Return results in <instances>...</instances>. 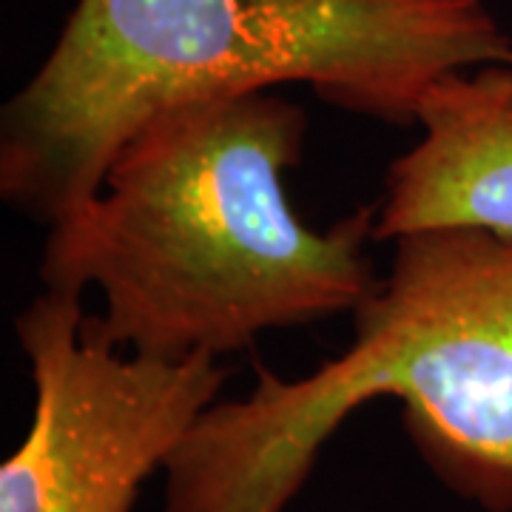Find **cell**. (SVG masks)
<instances>
[{"label": "cell", "instance_id": "3957f363", "mask_svg": "<svg viewBox=\"0 0 512 512\" xmlns=\"http://www.w3.org/2000/svg\"><path fill=\"white\" fill-rule=\"evenodd\" d=\"M390 274L353 311V342L302 379L256 365L254 390L214 402L165 461L163 512H288L345 421L399 399L441 484L512 512V237L402 234Z\"/></svg>", "mask_w": 512, "mask_h": 512}, {"label": "cell", "instance_id": "277c9868", "mask_svg": "<svg viewBox=\"0 0 512 512\" xmlns=\"http://www.w3.org/2000/svg\"><path fill=\"white\" fill-rule=\"evenodd\" d=\"M15 330L35 413L0 467V512H131L228 376L217 356L163 362L109 348L77 293L46 288Z\"/></svg>", "mask_w": 512, "mask_h": 512}, {"label": "cell", "instance_id": "7a4b0ae2", "mask_svg": "<svg viewBox=\"0 0 512 512\" xmlns=\"http://www.w3.org/2000/svg\"><path fill=\"white\" fill-rule=\"evenodd\" d=\"M512 66L487 0H77L0 117V194L57 225L100 194L151 117L308 83L342 109L416 123L433 80Z\"/></svg>", "mask_w": 512, "mask_h": 512}, {"label": "cell", "instance_id": "5b68a950", "mask_svg": "<svg viewBox=\"0 0 512 512\" xmlns=\"http://www.w3.org/2000/svg\"><path fill=\"white\" fill-rule=\"evenodd\" d=\"M421 140L387 171L373 239L424 228L512 237V66L441 74L419 100Z\"/></svg>", "mask_w": 512, "mask_h": 512}, {"label": "cell", "instance_id": "6da1fadb", "mask_svg": "<svg viewBox=\"0 0 512 512\" xmlns=\"http://www.w3.org/2000/svg\"><path fill=\"white\" fill-rule=\"evenodd\" d=\"M308 117L271 92L231 94L151 117L111 160L100 194L49 228V291L97 285L94 336L183 362L245 350L265 330L356 311L379 279L365 254L379 202L330 231L296 217L285 174Z\"/></svg>", "mask_w": 512, "mask_h": 512}]
</instances>
